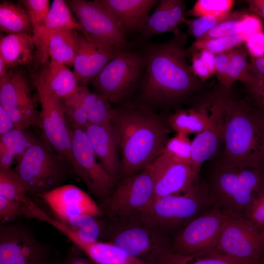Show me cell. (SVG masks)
Wrapping results in <instances>:
<instances>
[{"label": "cell", "instance_id": "bcb514c9", "mask_svg": "<svg viewBox=\"0 0 264 264\" xmlns=\"http://www.w3.org/2000/svg\"><path fill=\"white\" fill-rule=\"evenodd\" d=\"M263 32L261 20L256 16L248 13L243 18L240 26V33L244 42L253 35Z\"/></svg>", "mask_w": 264, "mask_h": 264}, {"label": "cell", "instance_id": "6f0895ef", "mask_svg": "<svg viewBox=\"0 0 264 264\" xmlns=\"http://www.w3.org/2000/svg\"><path fill=\"white\" fill-rule=\"evenodd\" d=\"M249 10L264 18V0H248Z\"/></svg>", "mask_w": 264, "mask_h": 264}, {"label": "cell", "instance_id": "cb8c5ba5", "mask_svg": "<svg viewBox=\"0 0 264 264\" xmlns=\"http://www.w3.org/2000/svg\"><path fill=\"white\" fill-rule=\"evenodd\" d=\"M112 15L125 34L140 31L156 0H98Z\"/></svg>", "mask_w": 264, "mask_h": 264}, {"label": "cell", "instance_id": "6da1fadb", "mask_svg": "<svg viewBox=\"0 0 264 264\" xmlns=\"http://www.w3.org/2000/svg\"><path fill=\"white\" fill-rule=\"evenodd\" d=\"M187 35L180 31L169 40L151 44L143 54L145 74L142 93L152 103L165 104L179 100L199 84L186 60Z\"/></svg>", "mask_w": 264, "mask_h": 264}, {"label": "cell", "instance_id": "9a60e30c", "mask_svg": "<svg viewBox=\"0 0 264 264\" xmlns=\"http://www.w3.org/2000/svg\"><path fill=\"white\" fill-rule=\"evenodd\" d=\"M50 253L33 233L17 223L0 226V264H49Z\"/></svg>", "mask_w": 264, "mask_h": 264}, {"label": "cell", "instance_id": "9f6ffc18", "mask_svg": "<svg viewBox=\"0 0 264 264\" xmlns=\"http://www.w3.org/2000/svg\"><path fill=\"white\" fill-rule=\"evenodd\" d=\"M63 264H96L89 258L87 259L75 253L68 254Z\"/></svg>", "mask_w": 264, "mask_h": 264}, {"label": "cell", "instance_id": "1f68e13d", "mask_svg": "<svg viewBox=\"0 0 264 264\" xmlns=\"http://www.w3.org/2000/svg\"><path fill=\"white\" fill-rule=\"evenodd\" d=\"M155 264H257L239 261L213 252L184 255L169 250L164 252Z\"/></svg>", "mask_w": 264, "mask_h": 264}, {"label": "cell", "instance_id": "603a6c76", "mask_svg": "<svg viewBox=\"0 0 264 264\" xmlns=\"http://www.w3.org/2000/svg\"><path fill=\"white\" fill-rule=\"evenodd\" d=\"M70 29L83 32L79 22L66 1L54 0L47 16L44 30L35 43L37 66L49 61L47 46L52 35L61 30Z\"/></svg>", "mask_w": 264, "mask_h": 264}, {"label": "cell", "instance_id": "11a10c76", "mask_svg": "<svg viewBox=\"0 0 264 264\" xmlns=\"http://www.w3.org/2000/svg\"><path fill=\"white\" fill-rule=\"evenodd\" d=\"M247 87L258 104L264 109V87L255 83H252Z\"/></svg>", "mask_w": 264, "mask_h": 264}, {"label": "cell", "instance_id": "94428289", "mask_svg": "<svg viewBox=\"0 0 264 264\" xmlns=\"http://www.w3.org/2000/svg\"><path fill=\"white\" fill-rule=\"evenodd\" d=\"M49 264H63V262H60L58 261L50 262Z\"/></svg>", "mask_w": 264, "mask_h": 264}, {"label": "cell", "instance_id": "6125c7cd", "mask_svg": "<svg viewBox=\"0 0 264 264\" xmlns=\"http://www.w3.org/2000/svg\"><path fill=\"white\" fill-rule=\"evenodd\" d=\"M263 233H264V230L263 231Z\"/></svg>", "mask_w": 264, "mask_h": 264}, {"label": "cell", "instance_id": "f907efd6", "mask_svg": "<svg viewBox=\"0 0 264 264\" xmlns=\"http://www.w3.org/2000/svg\"><path fill=\"white\" fill-rule=\"evenodd\" d=\"M249 73L253 80L252 83L264 87V56L257 58H251Z\"/></svg>", "mask_w": 264, "mask_h": 264}, {"label": "cell", "instance_id": "8d00e7d4", "mask_svg": "<svg viewBox=\"0 0 264 264\" xmlns=\"http://www.w3.org/2000/svg\"><path fill=\"white\" fill-rule=\"evenodd\" d=\"M62 102L69 127L71 129L84 130L89 123L78 90L70 97L62 100Z\"/></svg>", "mask_w": 264, "mask_h": 264}, {"label": "cell", "instance_id": "8fae6325", "mask_svg": "<svg viewBox=\"0 0 264 264\" xmlns=\"http://www.w3.org/2000/svg\"><path fill=\"white\" fill-rule=\"evenodd\" d=\"M154 189L152 164L138 173L121 178L109 198L98 205L109 217L139 215L153 201Z\"/></svg>", "mask_w": 264, "mask_h": 264}, {"label": "cell", "instance_id": "816d5d0a", "mask_svg": "<svg viewBox=\"0 0 264 264\" xmlns=\"http://www.w3.org/2000/svg\"><path fill=\"white\" fill-rule=\"evenodd\" d=\"M192 60V69L197 77L205 81L212 76L208 66L200 58L198 52H193Z\"/></svg>", "mask_w": 264, "mask_h": 264}, {"label": "cell", "instance_id": "ac0fdd59", "mask_svg": "<svg viewBox=\"0 0 264 264\" xmlns=\"http://www.w3.org/2000/svg\"><path fill=\"white\" fill-rule=\"evenodd\" d=\"M37 197L42 198L61 221L77 215L104 216L98 203L72 184L63 185Z\"/></svg>", "mask_w": 264, "mask_h": 264}, {"label": "cell", "instance_id": "3957f363", "mask_svg": "<svg viewBox=\"0 0 264 264\" xmlns=\"http://www.w3.org/2000/svg\"><path fill=\"white\" fill-rule=\"evenodd\" d=\"M259 112L229 97L223 143L214 166L264 168V137Z\"/></svg>", "mask_w": 264, "mask_h": 264}, {"label": "cell", "instance_id": "836d02e7", "mask_svg": "<svg viewBox=\"0 0 264 264\" xmlns=\"http://www.w3.org/2000/svg\"><path fill=\"white\" fill-rule=\"evenodd\" d=\"M247 51L241 45L230 50V65L226 88L237 81L247 86L253 80L249 73V63L247 61Z\"/></svg>", "mask_w": 264, "mask_h": 264}, {"label": "cell", "instance_id": "7dc6e473", "mask_svg": "<svg viewBox=\"0 0 264 264\" xmlns=\"http://www.w3.org/2000/svg\"><path fill=\"white\" fill-rule=\"evenodd\" d=\"M230 50L215 55V74L219 82L226 88L230 65Z\"/></svg>", "mask_w": 264, "mask_h": 264}, {"label": "cell", "instance_id": "91938a15", "mask_svg": "<svg viewBox=\"0 0 264 264\" xmlns=\"http://www.w3.org/2000/svg\"><path fill=\"white\" fill-rule=\"evenodd\" d=\"M259 118L262 130V132L264 137V113H263L262 111H259Z\"/></svg>", "mask_w": 264, "mask_h": 264}, {"label": "cell", "instance_id": "7c38bea8", "mask_svg": "<svg viewBox=\"0 0 264 264\" xmlns=\"http://www.w3.org/2000/svg\"><path fill=\"white\" fill-rule=\"evenodd\" d=\"M0 107L17 129L39 125L40 112L33 102L27 76L18 67L9 69L0 78Z\"/></svg>", "mask_w": 264, "mask_h": 264}, {"label": "cell", "instance_id": "8992f818", "mask_svg": "<svg viewBox=\"0 0 264 264\" xmlns=\"http://www.w3.org/2000/svg\"><path fill=\"white\" fill-rule=\"evenodd\" d=\"M213 206L206 183L198 178L184 192L153 200L139 215L173 239L190 221Z\"/></svg>", "mask_w": 264, "mask_h": 264}, {"label": "cell", "instance_id": "d4e9b609", "mask_svg": "<svg viewBox=\"0 0 264 264\" xmlns=\"http://www.w3.org/2000/svg\"><path fill=\"white\" fill-rule=\"evenodd\" d=\"M36 46L32 34L20 33L0 36V57L9 69L31 64L35 61Z\"/></svg>", "mask_w": 264, "mask_h": 264}, {"label": "cell", "instance_id": "7a4b0ae2", "mask_svg": "<svg viewBox=\"0 0 264 264\" xmlns=\"http://www.w3.org/2000/svg\"><path fill=\"white\" fill-rule=\"evenodd\" d=\"M111 122L118 138L121 159V178L138 173L162 154L169 126L146 109H114Z\"/></svg>", "mask_w": 264, "mask_h": 264}, {"label": "cell", "instance_id": "5bb4252c", "mask_svg": "<svg viewBox=\"0 0 264 264\" xmlns=\"http://www.w3.org/2000/svg\"><path fill=\"white\" fill-rule=\"evenodd\" d=\"M83 33L117 49L127 45L126 34L115 19L98 0H66Z\"/></svg>", "mask_w": 264, "mask_h": 264}, {"label": "cell", "instance_id": "60d3db41", "mask_svg": "<svg viewBox=\"0 0 264 264\" xmlns=\"http://www.w3.org/2000/svg\"><path fill=\"white\" fill-rule=\"evenodd\" d=\"M236 13V11L220 16L207 15L193 20H185L188 27L187 33L196 40H198L219 24L233 17Z\"/></svg>", "mask_w": 264, "mask_h": 264}, {"label": "cell", "instance_id": "4fadbf2b", "mask_svg": "<svg viewBox=\"0 0 264 264\" xmlns=\"http://www.w3.org/2000/svg\"><path fill=\"white\" fill-rule=\"evenodd\" d=\"M227 211L212 207L179 231L172 239V251L191 255L211 252L218 240Z\"/></svg>", "mask_w": 264, "mask_h": 264}, {"label": "cell", "instance_id": "52a82bcc", "mask_svg": "<svg viewBox=\"0 0 264 264\" xmlns=\"http://www.w3.org/2000/svg\"><path fill=\"white\" fill-rule=\"evenodd\" d=\"M15 171L27 188L28 194L38 197L63 185L69 168L44 135L37 138L19 157Z\"/></svg>", "mask_w": 264, "mask_h": 264}, {"label": "cell", "instance_id": "74e56055", "mask_svg": "<svg viewBox=\"0 0 264 264\" xmlns=\"http://www.w3.org/2000/svg\"><path fill=\"white\" fill-rule=\"evenodd\" d=\"M243 43L244 40L242 36L236 34L205 40H197L188 50L193 53L205 49L216 55L239 46Z\"/></svg>", "mask_w": 264, "mask_h": 264}, {"label": "cell", "instance_id": "484cf974", "mask_svg": "<svg viewBox=\"0 0 264 264\" xmlns=\"http://www.w3.org/2000/svg\"><path fill=\"white\" fill-rule=\"evenodd\" d=\"M66 237L96 264H147L112 243L102 241L86 242L72 230L66 232Z\"/></svg>", "mask_w": 264, "mask_h": 264}, {"label": "cell", "instance_id": "83f0119b", "mask_svg": "<svg viewBox=\"0 0 264 264\" xmlns=\"http://www.w3.org/2000/svg\"><path fill=\"white\" fill-rule=\"evenodd\" d=\"M36 138L27 129L15 128L0 136V169H10L14 158L22 155Z\"/></svg>", "mask_w": 264, "mask_h": 264}, {"label": "cell", "instance_id": "5b68a950", "mask_svg": "<svg viewBox=\"0 0 264 264\" xmlns=\"http://www.w3.org/2000/svg\"><path fill=\"white\" fill-rule=\"evenodd\" d=\"M205 183L214 207L245 217L264 194V168L214 166Z\"/></svg>", "mask_w": 264, "mask_h": 264}, {"label": "cell", "instance_id": "30bf717a", "mask_svg": "<svg viewBox=\"0 0 264 264\" xmlns=\"http://www.w3.org/2000/svg\"><path fill=\"white\" fill-rule=\"evenodd\" d=\"M71 173L84 182L100 204L108 199L118 181L97 160L88 138L82 129H71Z\"/></svg>", "mask_w": 264, "mask_h": 264}, {"label": "cell", "instance_id": "e0dca14e", "mask_svg": "<svg viewBox=\"0 0 264 264\" xmlns=\"http://www.w3.org/2000/svg\"><path fill=\"white\" fill-rule=\"evenodd\" d=\"M41 105L39 126L44 135L64 159L70 170L72 163L71 129L66 120L62 101L51 97H39Z\"/></svg>", "mask_w": 264, "mask_h": 264}, {"label": "cell", "instance_id": "4dcf8cb0", "mask_svg": "<svg viewBox=\"0 0 264 264\" xmlns=\"http://www.w3.org/2000/svg\"><path fill=\"white\" fill-rule=\"evenodd\" d=\"M78 91L90 124H101L111 121L114 109L108 99L91 91L87 86H79Z\"/></svg>", "mask_w": 264, "mask_h": 264}, {"label": "cell", "instance_id": "ee69618b", "mask_svg": "<svg viewBox=\"0 0 264 264\" xmlns=\"http://www.w3.org/2000/svg\"><path fill=\"white\" fill-rule=\"evenodd\" d=\"M27 218V207L20 201L10 200L0 196V224L14 222L17 220Z\"/></svg>", "mask_w": 264, "mask_h": 264}, {"label": "cell", "instance_id": "d6986e66", "mask_svg": "<svg viewBox=\"0 0 264 264\" xmlns=\"http://www.w3.org/2000/svg\"><path fill=\"white\" fill-rule=\"evenodd\" d=\"M118 50L79 32L78 49L72 65L79 86H87Z\"/></svg>", "mask_w": 264, "mask_h": 264}, {"label": "cell", "instance_id": "d590c367", "mask_svg": "<svg viewBox=\"0 0 264 264\" xmlns=\"http://www.w3.org/2000/svg\"><path fill=\"white\" fill-rule=\"evenodd\" d=\"M169 0H161L154 11L149 15L140 30L144 37L149 38L170 32L168 17Z\"/></svg>", "mask_w": 264, "mask_h": 264}, {"label": "cell", "instance_id": "ab89813d", "mask_svg": "<svg viewBox=\"0 0 264 264\" xmlns=\"http://www.w3.org/2000/svg\"><path fill=\"white\" fill-rule=\"evenodd\" d=\"M162 153L167 154L176 161L191 164L192 141L187 135L176 133L167 140Z\"/></svg>", "mask_w": 264, "mask_h": 264}, {"label": "cell", "instance_id": "277c9868", "mask_svg": "<svg viewBox=\"0 0 264 264\" xmlns=\"http://www.w3.org/2000/svg\"><path fill=\"white\" fill-rule=\"evenodd\" d=\"M104 217V228L100 241L117 246L131 257L147 264H155L164 252L172 249V238L139 215Z\"/></svg>", "mask_w": 264, "mask_h": 264}, {"label": "cell", "instance_id": "7402d4cb", "mask_svg": "<svg viewBox=\"0 0 264 264\" xmlns=\"http://www.w3.org/2000/svg\"><path fill=\"white\" fill-rule=\"evenodd\" d=\"M84 130L100 164L118 182L122 167L120 151L111 121L101 124L89 123Z\"/></svg>", "mask_w": 264, "mask_h": 264}, {"label": "cell", "instance_id": "c3c4849f", "mask_svg": "<svg viewBox=\"0 0 264 264\" xmlns=\"http://www.w3.org/2000/svg\"><path fill=\"white\" fill-rule=\"evenodd\" d=\"M245 217L262 232L264 230V194L254 203Z\"/></svg>", "mask_w": 264, "mask_h": 264}, {"label": "cell", "instance_id": "ba28073f", "mask_svg": "<svg viewBox=\"0 0 264 264\" xmlns=\"http://www.w3.org/2000/svg\"><path fill=\"white\" fill-rule=\"evenodd\" d=\"M209 252L260 264L264 256V235L243 215L227 211L217 242Z\"/></svg>", "mask_w": 264, "mask_h": 264}, {"label": "cell", "instance_id": "f5cc1de1", "mask_svg": "<svg viewBox=\"0 0 264 264\" xmlns=\"http://www.w3.org/2000/svg\"><path fill=\"white\" fill-rule=\"evenodd\" d=\"M16 128L8 114L0 107V136Z\"/></svg>", "mask_w": 264, "mask_h": 264}, {"label": "cell", "instance_id": "9c48e42d", "mask_svg": "<svg viewBox=\"0 0 264 264\" xmlns=\"http://www.w3.org/2000/svg\"><path fill=\"white\" fill-rule=\"evenodd\" d=\"M144 69L143 54L119 49L89 84L95 92L110 103H117L126 96L142 76Z\"/></svg>", "mask_w": 264, "mask_h": 264}, {"label": "cell", "instance_id": "680465c9", "mask_svg": "<svg viewBox=\"0 0 264 264\" xmlns=\"http://www.w3.org/2000/svg\"><path fill=\"white\" fill-rule=\"evenodd\" d=\"M9 69L4 60L2 57H0V78L4 76Z\"/></svg>", "mask_w": 264, "mask_h": 264}, {"label": "cell", "instance_id": "d6a6232c", "mask_svg": "<svg viewBox=\"0 0 264 264\" xmlns=\"http://www.w3.org/2000/svg\"><path fill=\"white\" fill-rule=\"evenodd\" d=\"M61 222L73 230L84 242L91 243L100 241L104 228V216H74Z\"/></svg>", "mask_w": 264, "mask_h": 264}, {"label": "cell", "instance_id": "2e32d148", "mask_svg": "<svg viewBox=\"0 0 264 264\" xmlns=\"http://www.w3.org/2000/svg\"><path fill=\"white\" fill-rule=\"evenodd\" d=\"M229 98L226 93L212 96L209 126L192 141L191 166L198 177L203 163L217 155L221 148Z\"/></svg>", "mask_w": 264, "mask_h": 264}, {"label": "cell", "instance_id": "7bdbcfd3", "mask_svg": "<svg viewBox=\"0 0 264 264\" xmlns=\"http://www.w3.org/2000/svg\"><path fill=\"white\" fill-rule=\"evenodd\" d=\"M247 13L245 11H236V14L233 17L219 24L198 40L239 34L240 26L242 20Z\"/></svg>", "mask_w": 264, "mask_h": 264}, {"label": "cell", "instance_id": "b9f144b4", "mask_svg": "<svg viewBox=\"0 0 264 264\" xmlns=\"http://www.w3.org/2000/svg\"><path fill=\"white\" fill-rule=\"evenodd\" d=\"M234 4L232 0H198L188 15L197 18L207 15H222L230 12Z\"/></svg>", "mask_w": 264, "mask_h": 264}, {"label": "cell", "instance_id": "44dd1931", "mask_svg": "<svg viewBox=\"0 0 264 264\" xmlns=\"http://www.w3.org/2000/svg\"><path fill=\"white\" fill-rule=\"evenodd\" d=\"M41 66L33 79L39 97L49 96L62 101L78 90L77 78L67 66L51 60Z\"/></svg>", "mask_w": 264, "mask_h": 264}, {"label": "cell", "instance_id": "f546056e", "mask_svg": "<svg viewBox=\"0 0 264 264\" xmlns=\"http://www.w3.org/2000/svg\"><path fill=\"white\" fill-rule=\"evenodd\" d=\"M0 30L8 34H32L28 13L22 5L7 1L0 3Z\"/></svg>", "mask_w": 264, "mask_h": 264}, {"label": "cell", "instance_id": "f35d334b", "mask_svg": "<svg viewBox=\"0 0 264 264\" xmlns=\"http://www.w3.org/2000/svg\"><path fill=\"white\" fill-rule=\"evenodd\" d=\"M21 2L28 13L32 26V36L36 43L44 27L51 6L49 0H23Z\"/></svg>", "mask_w": 264, "mask_h": 264}, {"label": "cell", "instance_id": "f1b7e54d", "mask_svg": "<svg viewBox=\"0 0 264 264\" xmlns=\"http://www.w3.org/2000/svg\"><path fill=\"white\" fill-rule=\"evenodd\" d=\"M79 32L70 29L52 34L47 46L50 60L66 66H72L78 49Z\"/></svg>", "mask_w": 264, "mask_h": 264}, {"label": "cell", "instance_id": "4316f807", "mask_svg": "<svg viewBox=\"0 0 264 264\" xmlns=\"http://www.w3.org/2000/svg\"><path fill=\"white\" fill-rule=\"evenodd\" d=\"M212 97L195 107L178 110L168 120L170 128L176 133L186 135L200 133L204 131L210 123V107Z\"/></svg>", "mask_w": 264, "mask_h": 264}, {"label": "cell", "instance_id": "e575fe53", "mask_svg": "<svg viewBox=\"0 0 264 264\" xmlns=\"http://www.w3.org/2000/svg\"><path fill=\"white\" fill-rule=\"evenodd\" d=\"M28 194L25 185L15 170L0 169V196L24 203L30 198Z\"/></svg>", "mask_w": 264, "mask_h": 264}, {"label": "cell", "instance_id": "ffe728a7", "mask_svg": "<svg viewBox=\"0 0 264 264\" xmlns=\"http://www.w3.org/2000/svg\"><path fill=\"white\" fill-rule=\"evenodd\" d=\"M152 166L153 200L184 192L199 178L193 173L190 164L176 161L164 153L154 160Z\"/></svg>", "mask_w": 264, "mask_h": 264}, {"label": "cell", "instance_id": "f6af8a7d", "mask_svg": "<svg viewBox=\"0 0 264 264\" xmlns=\"http://www.w3.org/2000/svg\"><path fill=\"white\" fill-rule=\"evenodd\" d=\"M185 5L181 0H169L168 17L170 32L176 34L179 32L178 26L185 22Z\"/></svg>", "mask_w": 264, "mask_h": 264}, {"label": "cell", "instance_id": "681fc988", "mask_svg": "<svg viewBox=\"0 0 264 264\" xmlns=\"http://www.w3.org/2000/svg\"><path fill=\"white\" fill-rule=\"evenodd\" d=\"M245 48L251 58H257L264 56V32L256 34L245 42Z\"/></svg>", "mask_w": 264, "mask_h": 264}, {"label": "cell", "instance_id": "db71d44e", "mask_svg": "<svg viewBox=\"0 0 264 264\" xmlns=\"http://www.w3.org/2000/svg\"><path fill=\"white\" fill-rule=\"evenodd\" d=\"M196 52H198L200 58L207 65L212 75L215 74V55L205 49Z\"/></svg>", "mask_w": 264, "mask_h": 264}]
</instances>
